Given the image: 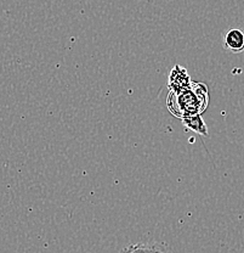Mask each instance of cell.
I'll list each match as a JSON object with an SVG mask.
<instances>
[{"instance_id": "cell-1", "label": "cell", "mask_w": 244, "mask_h": 253, "mask_svg": "<svg viewBox=\"0 0 244 253\" xmlns=\"http://www.w3.org/2000/svg\"><path fill=\"white\" fill-rule=\"evenodd\" d=\"M209 104L208 88L204 84L192 83L188 89L168 95V107L175 116L183 118L201 115Z\"/></svg>"}, {"instance_id": "cell-4", "label": "cell", "mask_w": 244, "mask_h": 253, "mask_svg": "<svg viewBox=\"0 0 244 253\" xmlns=\"http://www.w3.org/2000/svg\"><path fill=\"white\" fill-rule=\"evenodd\" d=\"M182 123L185 126H187L190 130L195 131V133L199 134V135L208 136V129H207V125L204 120L202 118L201 115L191 116V117L183 118Z\"/></svg>"}, {"instance_id": "cell-6", "label": "cell", "mask_w": 244, "mask_h": 253, "mask_svg": "<svg viewBox=\"0 0 244 253\" xmlns=\"http://www.w3.org/2000/svg\"><path fill=\"white\" fill-rule=\"evenodd\" d=\"M156 253H170L169 249H168L167 245L164 244H157Z\"/></svg>"}, {"instance_id": "cell-5", "label": "cell", "mask_w": 244, "mask_h": 253, "mask_svg": "<svg viewBox=\"0 0 244 253\" xmlns=\"http://www.w3.org/2000/svg\"><path fill=\"white\" fill-rule=\"evenodd\" d=\"M157 244H134L123 249L119 253H156Z\"/></svg>"}, {"instance_id": "cell-3", "label": "cell", "mask_w": 244, "mask_h": 253, "mask_svg": "<svg viewBox=\"0 0 244 253\" xmlns=\"http://www.w3.org/2000/svg\"><path fill=\"white\" fill-rule=\"evenodd\" d=\"M225 49L230 50L231 52L244 51V32L240 28H231L226 32L224 38Z\"/></svg>"}, {"instance_id": "cell-2", "label": "cell", "mask_w": 244, "mask_h": 253, "mask_svg": "<svg viewBox=\"0 0 244 253\" xmlns=\"http://www.w3.org/2000/svg\"><path fill=\"white\" fill-rule=\"evenodd\" d=\"M192 85V82L190 79V75L187 71L181 66H175L172 70L169 76V88L170 91L179 93V91L188 89Z\"/></svg>"}]
</instances>
